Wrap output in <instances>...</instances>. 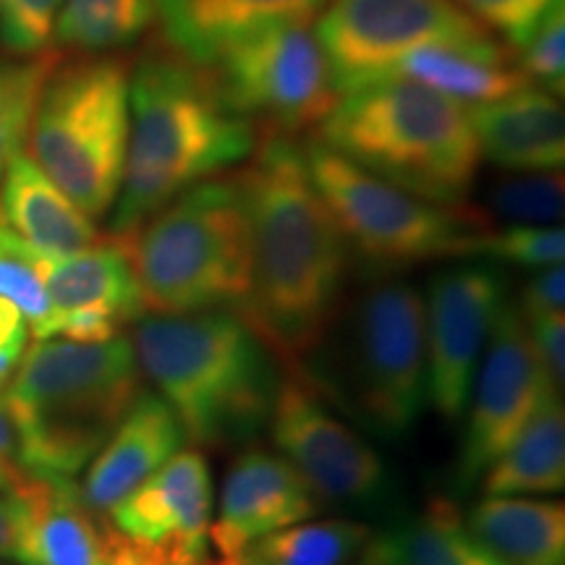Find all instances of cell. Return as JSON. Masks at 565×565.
<instances>
[{
	"instance_id": "obj_30",
	"label": "cell",
	"mask_w": 565,
	"mask_h": 565,
	"mask_svg": "<svg viewBox=\"0 0 565 565\" xmlns=\"http://www.w3.org/2000/svg\"><path fill=\"white\" fill-rule=\"evenodd\" d=\"M563 173H513L490 189V212L513 225H555L563 221Z\"/></svg>"
},
{
	"instance_id": "obj_34",
	"label": "cell",
	"mask_w": 565,
	"mask_h": 565,
	"mask_svg": "<svg viewBox=\"0 0 565 565\" xmlns=\"http://www.w3.org/2000/svg\"><path fill=\"white\" fill-rule=\"evenodd\" d=\"M519 53V68L526 82L561 97L565 89V0H557L545 13Z\"/></svg>"
},
{
	"instance_id": "obj_38",
	"label": "cell",
	"mask_w": 565,
	"mask_h": 565,
	"mask_svg": "<svg viewBox=\"0 0 565 565\" xmlns=\"http://www.w3.org/2000/svg\"><path fill=\"white\" fill-rule=\"evenodd\" d=\"M565 303V270L563 265L545 267V270H536L532 280L526 282L524 299H521V315L534 317V315H555L563 312Z\"/></svg>"
},
{
	"instance_id": "obj_16",
	"label": "cell",
	"mask_w": 565,
	"mask_h": 565,
	"mask_svg": "<svg viewBox=\"0 0 565 565\" xmlns=\"http://www.w3.org/2000/svg\"><path fill=\"white\" fill-rule=\"evenodd\" d=\"M212 471L196 448H181L150 479L105 513L110 526L134 540L210 561Z\"/></svg>"
},
{
	"instance_id": "obj_15",
	"label": "cell",
	"mask_w": 565,
	"mask_h": 565,
	"mask_svg": "<svg viewBox=\"0 0 565 565\" xmlns=\"http://www.w3.org/2000/svg\"><path fill=\"white\" fill-rule=\"evenodd\" d=\"M505 303V282L490 267L456 265L429 280L427 303V401L443 422L458 424L484 343Z\"/></svg>"
},
{
	"instance_id": "obj_39",
	"label": "cell",
	"mask_w": 565,
	"mask_h": 565,
	"mask_svg": "<svg viewBox=\"0 0 565 565\" xmlns=\"http://www.w3.org/2000/svg\"><path fill=\"white\" fill-rule=\"evenodd\" d=\"M0 471H3L6 479H9L11 490H19V487L30 482V477H26L24 469H21L17 427H13L3 401H0Z\"/></svg>"
},
{
	"instance_id": "obj_9",
	"label": "cell",
	"mask_w": 565,
	"mask_h": 565,
	"mask_svg": "<svg viewBox=\"0 0 565 565\" xmlns=\"http://www.w3.org/2000/svg\"><path fill=\"white\" fill-rule=\"evenodd\" d=\"M345 404L372 435L404 440L427 408V317L414 286L385 280L351 317Z\"/></svg>"
},
{
	"instance_id": "obj_7",
	"label": "cell",
	"mask_w": 565,
	"mask_h": 565,
	"mask_svg": "<svg viewBox=\"0 0 565 565\" xmlns=\"http://www.w3.org/2000/svg\"><path fill=\"white\" fill-rule=\"evenodd\" d=\"M131 63L121 55H79L55 63L40 92L30 158L87 217L118 200L131 131Z\"/></svg>"
},
{
	"instance_id": "obj_31",
	"label": "cell",
	"mask_w": 565,
	"mask_h": 565,
	"mask_svg": "<svg viewBox=\"0 0 565 565\" xmlns=\"http://www.w3.org/2000/svg\"><path fill=\"white\" fill-rule=\"evenodd\" d=\"M498 263L526 267V270H545L563 265L565 233L555 225H508V228H487L477 238L475 252Z\"/></svg>"
},
{
	"instance_id": "obj_43",
	"label": "cell",
	"mask_w": 565,
	"mask_h": 565,
	"mask_svg": "<svg viewBox=\"0 0 565 565\" xmlns=\"http://www.w3.org/2000/svg\"><path fill=\"white\" fill-rule=\"evenodd\" d=\"M0 565H9V563H0Z\"/></svg>"
},
{
	"instance_id": "obj_32",
	"label": "cell",
	"mask_w": 565,
	"mask_h": 565,
	"mask_svg": "<svg viewBox=\"0 0 565 565\" xmlns=\"http://www.w3.org/2000/svg\"><path fill=\"white\" fill-rule=\"evenodd\" d=\"M0 299L17 303L19 312L30 322V333L38 341L51 307H47L40 275L34 273L30 257H26V244L9 228L3 215H0Z\"/></svg>"
},
{
	"instance_id": "obj_42",
	"label": "cell",
	"mask_w": 565,
	"mask_h": 565,
	"mask_svg": "<svg viewBox=\"0 0 565 565\" xmlns=\"http://www.w3.org/2000/svg\"><path fill=\"white\" fill-rule=\"evenodd\" d=\"M215 565H238V563H233V561H221V563H215Z\"/></svg>"
},
{
	"instance_id": "obj_10",
	"label": "cell",
	"mask_w": 565,
	"mask_h": 565,
	"mask_svg": "<svg viewBox=\"0 0 565 565\" xmlns=\"http://www.w3.org/2000/svg\"><path fill=\"white\" fill-rule=\"evenodd\" d=\"M204 68L233 113L270 134L294 137L320 126L338 103L328 55L312 21L246 32L223 45Z\"/></svg>"
},
{
	"instance_id": "obj_21",
	"label": "cell",
	"mask_w": 565,
	"mask_h": 565,
	"mask_svg": "<svg viewBox=\"0 0 565 565\" xmlns=\"http://www.w3.org/2000/svg\"><path fill=\"white\" fill-rule=\"evenodd\" d=\"M328 0H158L162 45L194 66L246 32L286 21H312Z\"/></svg>"
},
{
	"instance_id": "obj_1",
	"label": "cell",
	"mask_w": 565,
	"mask_h": 565,
	"mask_svg": "<svg viewBox=\"0 0 565 565\" xmlns=\"http://www.w3.org/2000/svg\"><path fill=\"white\" fill-rule=\"evenodd\" d=\"M236 183L252 228V291L238 317L296 372L335 320L351 249L294 137L267 134Z\"/></svg>"
},
{
	"instance_id": "obj_36",
	"label": "cell",
	"mask_w": 565,
	"mask_h": 565,
	"mask_svg": "<svg viewBox=\"0 0 565 565\" xmlns=\"http://www.w3.org/2000/svg\"><path fill=\"white\" fill-rule=\"evenodd\" d=\"M529 335H532V343L536 353H540L542 364L553 380L557 391L563 393L565 385V315H534L524 317Z\"/></svg>"
},
{
	"instance_id": "obj_41",
	"label": "cell",
	"mask_w": 565,
	"mask_h": 565,
	"mask_svg": "<svg viewBox=\"0 0 565 565\" xmlns=\"http://www.w3.org/2000/svg\"><path fill=\"white\" fill-rule=\"evenodd\" d=\"M0 490H11L9 479H6V475H3V471H0Z\"/></svg>"
},
{
	"instance_id": "obj_8",
	"label": "cell",
	"mask_w": 565,
	"mask_h": 565,
	"mask_svg": "<svg viewBox=\"0 0 565 565\" xmlns=\"http://www.w3.org/2000/svg\"><path fill=\"white\" fill-rule=\"evenodd\" d=\"M317 194L349 249L380 267H412L466 257L490 221L466 207H443L393 186L351 160L312 141L303 147Z\"/></svg>"
},
{
	"instance_id": "obj_4",
	"label": "cell",
	"mask_w": 565,
	"mask_h": 565,
	"mask_svg": "<svg viewBox=\"0 0 565 565\" xmlns=\"http://www.w3.org/2000/svg\"><path fill=\"white\" fill-rule=\"evenodd\" d=\"M129 338H45L24 351L0 393L30 479H74L145 391Z\"/></svg>"
},
{
	"instance_id": "obj_22",
	"label": "cell",
	"mask_w": 565,
	"mask_h": 565,
	"mask_svg": "<svg viewBox=\"0 0 565 565\" xmlns=\"http://www.w3.org/2000/svg\"><path fill=\"white\" fill-rule=\"evenodd\" d=\"M0 215L21 242L45 254H74L100 242L92 217L26 152H19L0 179Z\"/></svg>"
},
{
	"instance_id": "obj_17",
	"label": "cell",
	"mask_w": 565,
	"mask_h": 565,
	"mask_svg": "<svg viewBox=\"0 0 565 565\" xmlns=\"http://www.w3.org/2000/svg\"><path fill=\"white\" fill-rule=\"evenodd\" d=\"M320 498L286 458L249 448L225 475L221 515L210 524V545L223 561H233L259 536L312 519Z\"/></svg>"
},
{
	"instance_id": "obj_13",
	"label": "cell",
	"mask_w": 565,
	"mask_h": 565,
	"mask_svg": "<svg viewBox=\"0 0 565 565\" xmlns=\"http://www.w3.org/2000/svg\"><path fill=\"white\" fill-rule=\"evenodd\" d=\"M267 427L275 448L320 500L372 508L387 498L391 479L383 458L324 406L301 372L278 380Z\"/></svg>"
},
{
	"instance_id": "obj_29",
	"label": "cell",
	"mask_w": 565,
	"mask_h": 565,
	"mask_svg": "<svg viewBox=\"0 0 565 565\" xmlns=\"http://www.w3.org/2000/svg\"><path fill=\"white\" fill-rule=\"evenodd\" d=\"M58 58V53H42L32 58L0 55V179L9 162L24 152L40 92Z\"/></svg>"
},
{
	"instance_id": "obj_24",
	"label": "cell",
	"mask_w": 565,
	"mask_h": 565,
	"mask_svg": "<svg viewBox=\"0 0 565 565\" xmlns=\"http://www.w3.org/2000/svg\"><path fill=\"white\" fill-rule=\"evenodd\" d=\"M466 526L503 565H565V505L521 494H484Z\"/></svg>"
},
{
	"instance_id": "obj_33",
	"label": "cell",
	"mask_w": 565,
	"mask_h": 565,
	"mask_svg": "<svg viewBox=\"0 0 565 565\" xmlns=\"http://www.w3.org/2000/svg\"><path fill=\"white\" fill-rule=\"evenodd\" d=\"M63 0H0V47L32 58L51 53Z\"/></svg>"
},
{
	"instance_id": "obj_11",
	"label": "cell",
	"mask_w": 565,
	"mask_h": 565,
	"mask_svg": "<svg viewBox=\"0 0 565 565\" xmlns=\"http://www.w3.org/2000/svg\"><path fill=\"white\" fill-rule=\"evenodd\" d=\"M315 32L338 97L377 82L422 45L498 42L450 0H328Z\"/></svg>"
},
{
	"instance_id": "obj_5",
	"label": "cell",
	"mask_w": 565,
	"mask_h": 565,
	"mask_svg": "<svg viewBox=\"0 0 565 565\" xmlns=\"http://www.w3.org/2000/svg\"><path fill=\"white\" fill-rule=\"evenodd\" d=\"M317 141L443 207H463L482 162L469 108L404 79L345 92L317 126Z\"/></svg>"
},
{
	"instance_id": "obj_2",
	"label": "cell",
	"mask_w": 565,
	"mask_h": 565,
	"mask_svg": "<svg viewBox=\"0 0 565 565\" xmlns=\"http://www.w3.org/2000/svg\"><path fill=\"white\" fill-rule=\"evenodd\" d=\"M131 131L113 236H131L186 189L257 150V129L217 95L210 71L166 45L131 71Z\"/></svg>"
},
{
	"instance_id": "obj_27",
	"label": "cell",
	"mask_w": 565,
	"mask_h": 565,
	"mask_svg": "<svg viewBox=\"0 0 565 565\" xmlns=\"http://www.w3.org/2000/svg\"><path fill=\"white\" fill-rule=\"evenodd\" d=\"M158 24V0H63L55 38L79 55H113Z\"/></svg>"
},
{
	"instance_id": "obj_40",
	"label": "cell",
	"mask_w": 565,
	"mask_h": 565,
	"mask_svg": "<svg viewBox=\"0 0 565 565\" xmlns=\"http://www.w3.org/2000/svg\"><path fill=\"white\" fill-rule=\"evenodd\" d=\"M24 524V500L19 492L0 490V557H13Z\"/></svg>"
},
{
	"instance_id": "obj_37",
	"label": "cell",
	"mask_w": 565,
	"mask_h": 565,
	"mask_svg": "<svg viewBox=\"0 0 565 565\" xmlns=\"http://www.w3.org/2000/svg\"><path fill=\"white\" fill-rule=\"evenodd\" d=\"M30 335V322L19 312L17 303L0 299V393L9 385L11 374L17 372Z\"/></svg>"
},
{
	"instance_id": "obj_18",
	"label": "cell",
	"mask_w": 565,
	"mask_h": 565,
	"mask_svg": "<svg viewBox=\"0 0 565 565\" xmlns=\"http://www.w3.org/2000/svg\"><path fill=\"white\" fill-rule=\"evenodd\" d=\"M186 443L173 408L160 395L141 391L108 443L89 461L79 487L84 505L105 515L150 479Z\"/></svg>"
},
{
	"instance_id": "obj_28",
	"label": "cell",
	"mask_w": 565,
	"mask_h": 565,
	"mask_svg": "<svg viewBox=\"0 0 565 565\" xmlns=\"http://www.w3.org/2000/svg\"><path fill=\"white\" fill-rule=\"evenodd\" d=\"M370 526L356 521L291 524L259 536L233 557L238 565H345L362 555Z\"/></svg>"
},
{
	"instance_id": "obj_26",
	"label": "cell",
	"mask_w": 565,
	"mask_h": 565,
	"mask_svg": "<svg viewBox=\"0 0 565 565\" xmlns=\"http://www.w3.org/2000/svg\"><path fill=\"white\" fill-rule=\"evenodd\" d=\"M484 494H553L565 487V412L550 395L482 479Z\"/></svg>"
},
{
	"instance_id": "obj_12",
	"label": "cell",
	"mask_w": 565,
	"mask_h": 565,
	"mask_svg": "<svg viewBox=\"0 0 565 565\" xmlns=\"http://www.w3.org/2000/svg\"><path fill=\"white\" fill-rule=\"evenodd\" d=\"M550 395H561L536 353L519 303L500 307L482 359L456 461V487L469 492L498 456L519 437Z\"/></svg>"
},
{
	"instance_id": "obj_23",
	"label": "cell",
	"mask_w": 565,
	"mask_h": 565,
	"mask_svg": "<svg viewBox=\"0 0 565 565\" xmlns=\"http://www.w3.org/2000/svg\"><path fill=\"white\" fill-rule=\"evenodd\" d=\"M404 79L440 92L456 103H492L529 87L511 47L490 45H422L406 53L380 76ZM374 84V82H372Z\"/></svg>"
},
{
	"instance_id": "obj_19",
	"label": "cell",
	"mask_w": 565,
	"mask_h": 565,
	"mask_svg": "<svg viewBox=\"0 0 565 565\" xmlns=\"http://www.w3.org/2000/svg\"><path fill=\"white\" fill-rule=\"evenodd\" d=\"M479 154L511 173H553L565 162L561 97L540 87L469 108Z\"/></svg>"
},
{
	"instance_id": "obj_3",
	"label": "cell",
	"mask_w": 565,
	"mask_h": 565,
	"mask_svg": "<svg viewBox=\"0 0 565 565\" xmlns=\"http://www.w3.org/2000/svg\"><path fill=\"white\" fill-rule=\"evenodd\" d=\"M129 341L189 443L236 448L270 422L278 387L270 351L236 312L145 315Z\"/></svg>"
},
{
	"instance_id": "obj_6",
	"label": "cell",
	"mask_w": 565,
	"mask_h": 565,
	"mask_svg": "<svg viewBox=\"0 0 565 565\" xmlns=\"http://www.w3.org/2000/svg\"><path fill=\"white\" fill-rule=\"evenodd\" d=\"M126 238L145 315L242 312L252 291V228L236 179H207Z\"/></svg>"
},
{
	"instance_id": "obj_14",
	"label": "cell",
	"mask_w": 565,
	"mask_h": 565,
	"mask_svg": "<svg viewBox=\"0 0 565 565\" xmlns=\"http://www.w3.org/2000/svg\"><path fill=\"white\" fill-rule=\"evenodd\" d=\"M26 257L40 275L51 307L38 341H113L126 324L145 317L126 238H100L74 254H45L26 244Z\"/></svg>"
},
{
	"instance_id": "obj_35",
	"label": "cell",
	"mask_w": 565,
	"mask_h": 565,
	"mask_svg": "<svg viewBox=\"0 0 565 565\" xmlns=\"http://www.w3.org/2000/svg\"><path fill=\"white\" fill-rule=\"evenodd\" d=\"M490 34H500L505 47L521 51L545 13L557 0H450Z\"/></svg>"
},
{
	"instance_id": "obj_25",
	"label": "cell",
	"mask_w": 565,
	"mask_h": 565,
	"mask_svg": "<svg viewBox=\"0 0 565 565\" xmlns=\"http://www.w3.org/2000/svg\"><path fill=\"white\" fill-rule=\"evenodd\" d=\"M359 565H503L484 550L450 500L435 498L416 519L370 536Z\"/></svg>"
},
{
	"instance_id": "obj_20",
	"label": "cell",
	"mask_w": 565,
	"mask_h": 565,
	"mask_svg": "<svg viewBox=\"0 0 565 565\" xmlns=\"http://www.w3.org/2000/svg\"><path fill=\"white\" fill-rule=\"evenodd\" d=\"M17 547L21 565H108L103 515L84 505L74 479H30Z\"/></svg>"
}]
</instances>
